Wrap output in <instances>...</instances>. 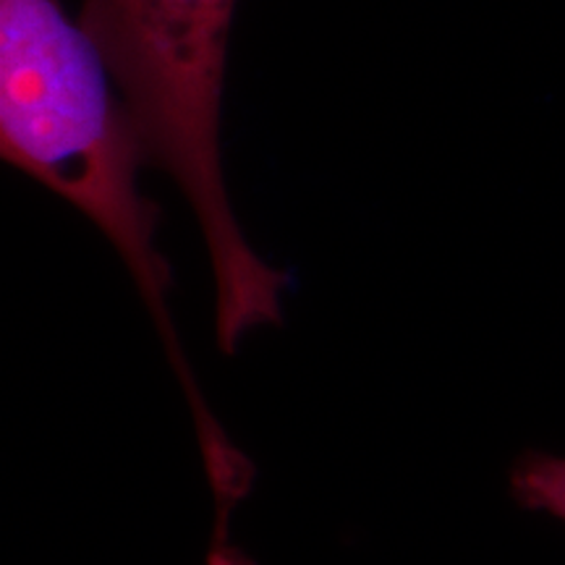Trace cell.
Listing matches in <instances>:
<instances>
[{
	"label": "cell",
	"instance_id": "1",
	"mask_svg": "<svg viewBox=\"0 0 565 565\" xmlns=\"http://www.w3.org/2000/svg\"><path fill=\"white\" fill-rule=\"evenodd\" d=\"M108 74L61 0H0V154L105 233L158 324L207 443L223 433L196 395L168 315L171 267L154 246L160 207L139 189V171L150 166Z\"/></svg>",
	"mask_w": 565,
	"mask_h": 565
},
{
	"label": "cell",
	"instance_id": "2",
	"mask_svg": "<svg viewBox=\"0 0 565 565\" xmlns=\"http://www.w3.org/2000/svg\"><path fill=\"white\" fill-rule=\"evenodd\" d=\"M236 0H84L79 24L137 126L147 166L179 183L207 246L215 333L225 353L280 322L288 275L259 259L233 215L221 113Z\"/></svg>",
	"mask_w": 565,
	"mask_h": 565
},
{
	"label": "cell",
	"instance_id": "3",
	"mask_svg": "<svg viewBox=\"0 0 565 565\" xmlns=\"http://www.w3.org/2000/svg\"><path fill=\"white\" fill-rule=\"evenodd\" d=\"M511 494L526 511L547 513L565 524V456L529 450L513 463Z\"/></svg>",
	"mask_w": 565,
	"mask_h": 565
},
{
	"label": "cell",
	"instance_id": "4",
	"mask_svg": "<svg viewBox=\"0 0 565 565\" xmlns=\"http://www.w3.org/2000/svg\"><path fill=\"white\" fill-rule=\"evenodd\" d=\"M238 500L215 498V526H212V542L207 550V565H254L244 550H238L231 540V513Z\"/></svg>",
	"mask_w": 565,
	"mask_h": 565
}]
</instances>
